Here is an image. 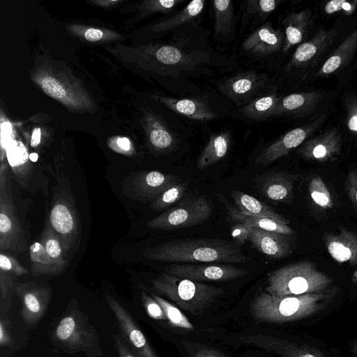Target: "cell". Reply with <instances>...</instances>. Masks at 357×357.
Masks as SVG:
<instances>
[{
  "mask_svg": "<svg viewBox=\"0 0 357 357\" xmlns=\"http://www.w3.org/2000/svg\"><path fill=\"white\" fill-rule=\"evenodd\" d=\"M1 130L5 131V132L1 131V137H3L4 135L6 137V138L3 141H1V143H2V144L4 143L3 145H5V147H6V145L8 146L9 144V137H10V135L12 134V129H11L10 124L8 122L2 123H1Z\"/></svg>",
  "mask_w": 357,
  "mask_h": 357,
  "instance_id": "f5cc1de1",
  "label": "cell"
},
{
  "mask_svg": "<svg viewBox=\"0 0 357 357\" xmlns=\"http://www.w3.org/2000/svg\"><path fill=\"white\" fill-rule=\"evenodd\" d=\"M149 123V141L155 151L166 153L176 149L177 139L162 123L153 119Z\"/></svg>",
  "mask_w": 357,
  "mask_h": 357,
  "instance_id": "4316f807",
  "label": "cell"
},
{
  "mask_svg": "<svg viewBox=\"0 0 357 357\" xmlns=\"http://www.w3.org/2000/svg\"><path fill=\"white\" fill-rule=\"evenodd\" d=\"M49 222L59 236L65 253L70 250L77 239L79 222L73 205L64 199H59L50 213Z\"/></svg>",
  "mask_w": 357,
  "mask_h": 357,
  "instance_id": "7c38bea8",
  "label": "cell"
},
{
  "mask_svg": "<svg viewBox=\"0 0 357 357\" xmlns=\"http://www.w3.org/2000/svg\"><path fill=\"white\" fill-rule=\"evenodd\" d=\"M332 153L326 146L322 144H317L310 150V157L316 160H324L329 157Z\"/></svg>",
  "mask_w": 357,
  "mask_h": 357,
  "instance_id": "bcb514c9",
  "label": "cell"
},
{
  "mask_svg": "<svg viewBox=\"0 0 357 357\" xmlns=\"http://www.w3.org/2000/svg\"><path fill=\"white\" fill-rule=\"evenodd\" d=\"M113 339L119 357H137L119 333L114 334Z\"/></svg>",
  "mask_w": 357,
  "mask_h": 357,
  "instance_id": "ee69618b",
  "label": "cell"
},
{
  "mask_svg": "<svg viewBox=\"0 0 357 357\" xmlns=\"http://www.w3.org/2000/svg\"><path fill=\"white\" fill-rule=\"evenodd\" d=\"M277 98L273 94L259 96L245 105L242 114L252 119L262 121L273 115L277 107Z\"/></svg>",
  "mask_w": 357,
  "mask_h": 357,
  "instance_id": "f1b7e54d",
  "label": "cell"
},
{
  "mask_svg": "<svg viewBox=\"0 0 357 357\" xmlns=\"http://www.w3.org/2000/svg\"><path fill=\"white\" fill-rule=\"evenodd\" d=\"M262 79L254 71L239 73L230 77L220 86V90L236 102L252 96L260 87Z\"/></svg>",
  "mask_w": 357,
  "mask_h": 357,
  "instance_id": "44dd1931",
  "label": "cell"
},
{
  "mask_svg": "<svg viewBox=\"0 0 357 357\" xmlns=\"http://www.w3.org/2000/svg\"><path fill=\"white\" fill-rule=\"evenodd\" d=\"M219 197L225 204L229 217L234 222L245 224L250 227L287 236L291 235L294 233V230L288 225H285L267 218L243 214L237 208L231 206L230 203L227 199H224L221 195H219Z\"/></svg>",
  "mask_w": 357,
  "mask_h": 357,
  "instance_id": "cb8c5ba5",
  "label": "cell"
},
{
  "mask_svg": "<svg viewBox=\"0 0 357 357\" xmlns=\"http://www.w3.org/2000/svg\"><path fill=\"white\" fill-rule=\"evenodd\" d=\"M29 257L31 271L34 275L55 274L63 268L52 260L40 241L34 242L29 246Z\"/></svg>",
  "mask_w": 357,
  "mask_h": 357,
  "instance_id": "83f0119b",
  "label": "cell"
},
{
  "mask_svg": "<svg viewBox=\"0 0 357 357\" xmlns=\"http://www.w3.org/2000/svg\"><path fill=\"white\" fill-rule=\"evenodd\" d=\"M250 227L245 224L236 222L231 227V236L235 243L243 245L248 241Z\"/></svg>",
  "mask_w": 357,
  "mask_h": 357,
  "instance_id": "60d3db41",
  "label": "cell"
},
{
  "mask_svg": "<svg viewBox=\"0 0 357 357\" xmlns=\"http://www.w3.org/2000/svg\"><path fill=\"white\" fill-rule=\"evenodd\" d=\"M230 144L231 136L228 132L212 135L197 161V168L202 170L222 160L228 153Z\"/></svg>",
  "mask_w": 357,
  "mask_h": 357,
  "instance_id": "d4e9b609",
  "label": "cell"
},
{
  "mask_svg": "<svg viewBox=\"0 0 357 357\" xmlns=\"http://www.w3.org/2000/svg\"><path fill=\"white\" fill-rule=\"evenodd\" d=\"M305 137L306 132L302 128H296L288 132L280 139L263 149L256 158L255 163L267 165L275 161L300 145Z\"/></svg>",
  "mask_w": 357,
  "mask_h": 357,
  "instance_id": "7402d4cb",
  "label": "cell"
},
{
  "mask_svg": "<svg viewBox=\"0 0 357 357\" xmlns=\"http://www.w3.org/2000/svg\"><path fill=\"white\" fill-rule=\"evenodd\" d=\"M324 243L330 255L339 263L357 265V235L342 229L337 234H326Z\"/></svg>",
  "mask_w": 357,
  "mask_h": 357,
  "instance_id": "d6986e66",
  "label": "cell"
},
{
  "mask_svg": "<svg viewBox=\"0 0 357 357\" xmlns=\"http://www.w3.org/2000/svg\"><path fill=\"white\" fill-rule=\"evenodd\" d=\"M36 82L43 91L49 96L61 103L74 108H82L84 96L61 78L49 73L38 75Z\"/></svg>",
  "mask_w": 357,
  "mask_h": 357,
  "instance_id": "e0dca14e",
  "label": "cell"
},
{
  "mask_svg": "<svg viewBox=\"0 0 357 357\" xmlns=\"http://www.w3.org/2000/svg\"><path fill=\"white\" fill-rule=\"evenodd\" d=\"M181 181L178 175L153 170L137 174L131 181L135 197L143 202H153L167 189Z\"/></svg>",
  "mask_w": 357,
  "mask_h": 357,
  "instance_id": "5bb4252c",
  "label": "cell"
},
{
  "mask_svg": "<svg viewBox=\"0 0 357 357\" xmlns=\"http://www.w3.org/2000/svg\"><path fill=\"white\" fill-rule=\"evenodd\" d=\"M345 189L350 201L357 209V171L348 173L345 180Z\"/></svg>",
  "mask_w": 357,
  "mask_h": 357,
  "instance_id": "b9f144b4",
  "label": "cell"
},
{
  "mask_svg": "<svg viewBox=\"0 0 357 357\" xmlns=\"http://www.w3.org/2000/svg\"><path fill=\"white\" fill-rule=\"evenodd\" d=\"M41 132L39 128H36L31 135V146L32 147H36L40 142Z\"/></svg>",
  "mask_w": 357,
  "mask_h": 357,
  "instance_id": "11a10c76",
  "label": "cell"
},
{
  "mask_svg": "<svg viewBox=\"0 0 357 357\" xmlns=\"http://www.w3.org/2000/svg\"><path fill=\"white\" fill-rule=\"evenodd\" d=\"M212 206L206 196H190L151 219L146 227L158 230H176L199 225L206 221Z\"/></svg>",
  "mask_w": 357,
  "mask_h": 357,
  "instance_id": "52a82bcc",
  "label": "cell"
},
{
  "mask_svg": "<svg viewBox=\"0 0 357 357\" xmlns=\"http://www.w3.org/2000/svg\"><path fill=\"white\" fill-rule=\"evenodd\" d=\"M29 158L33 161H36L38 158V155L35 153H31L29 155Z\"/></svg>",
  "mask_w": 357,
  "mask_h": 357,
  "instance_id": "680465c9",
  "label": "cell"
},
{
  "mask_svg": "<svg viewBox=\"0 0 357 357\" xmlns=\"http://www.w3.org/2000/svg\"><path fill=\"white\" fill-rule=\"evenodd\" d=\"M74 303L68 306L53 330L52 336L54 344L68 353L82 351L91 357L101 355L96 328Z\"/></svg>",
  "mask_w": 357,
  "mask_h": 357,
  "instance_id": "5b68a950",
  "label": "cell"
},
{
  "mask_svg": "<svg viewBox=\"0 0 357 357\" xmlns=\"http://www.w3.org/2000/svg\"><path fill=\"white\" fill-rule=\"evenodd\" d=\"M143 256L149 260L175 263L243 264L249 261L230 241L219 238H185L146 248Z\"/></svg>",
  "mask_w": 357,
  "mask_h": 357,
  "instance_id": "7a4b0ae2",
  "label": "cell"
},
{
  "mask_svg": "<svg viewBox=\"0 0 357 357\" xmlns=\"http://www.w3.org/2000/svg\"><path fill=\"white\" fill-rule=\"evenodd\" d=\"M308 192L312 200L317 206L323 209L333 207V202L331 192L320 176H315L310 179Z\"/></svg>",
  "mask_w": 357,
  "mask_h": 357,
  "instance_id": "836d02e7",
  "label": "cell"
},
{
  "mask_svg": "<svg viewBox=\"0 0 357 357\" xmlns=\"http://www.w3.org/2000/svg\"><path fill=\"white\" fill-rule=\"evenodd\" d=\"M164 272L191 280L225 282L238 279L248 271L229 264L175 263L166 266Z\"/></svg>",
  "mask_w": 357,
  "mask_h": 357,
  "instance_id": "9c48e42d",
  "label": "cell"
},
{
  "mask_svg": "<svg viewBox=\"0 0 357 357\" xmlns=\"http://www.w3.org/2000/svg\"><path fill=\"white\" fill-rule=\"evenodd\" d=\"M105 33L102 30L96 28H89L84 32V37L86 40L95 42L101 40Z\"/></svg>",
  "mask_w": 357,
  "mask_h": 357,
  "instance_id": "681fc988",
  "label": "cell"
},
{
  "mask_svg": "<svg viewBox=\"0 0 357 357\" xmlns=\"http://www.w3.org/2000/svg\"><path fill=\"white\" fill-rule=\"evenodd\" d=\"M212 3L215 16V33L220 36L230 33L234 20L232 1L230 0H214Z\"/></svg>",
  "mask_w": 357,
  "mask_h": 357,
  "instance_id": "f546056e",
  "label": "cell"
},
{
  "mask_svg": "<svg viewBox=\"0 0 357 357\" xmlns=\"http://www.w3.org/2000/svg\"><path fill=\"white\" fill-rule=\"evenodd\" d=\"M280 34L268 22L255 30L241 44L242 50L261 57L275 52L281 45Z\"/></svg>",
  "mask_w": 357,
  "mask_h": 357,
  "instance_id": "ac0fdd59",
  "label": "cell"
},
{
  "mask_svg": "<svg viewBox=\"0 0 357 357\" xmlns=\"http://www.w3.org/2000/svg\"><path fill=\"white\" fill-rule=\"evenodd\" d=\"M248 241L261 253L271 259L285 257L294 251L287 235L250 227Z\"/></svg>",
  "mask_w": 357,
  "mask_h": 357,
  "instance_id": "9a60e30c",
  "label": "cell"
},
{
  "mask_svg": "<svg viewBox=\"0 0 357 357\" xmlns=\"http://www.w3.org/2000/svg\"><path fill=\"white\" fill-rule=\"evenodd\" d=\"M155 98L176 113L189 119L211 121L218 116L207 102L199 98H175L159 96Z\"/></svg>",
  "mask_w": 357,
  "mask_h": 357,
  "instance_id": "ffe728a7",
  "label": "cell"
},
{
  "mask_svg": "<svg viewBox=\"0 0 357 357\" xmlns=\"http://www.w3.org/2000/svg\"><path fill=\"white\" fill-rule=\"evenodd\" d=\"M116 151L120 153H129L131 149V143L126 137L118 138L116 142Z\"/></svg>",
  "mask_w": 357,
  "mask_h": 357,
  "instance_id": "816d5d0a",
  "label": "cell"
},
{
  "mask_svg": "<svg viewBox=\"0 0 357 357\" xmlns=\"http://www.w3.org/2000/svg\"><path fill=\"white\" fill-rule=\"evenodd\" d=\"M149 293L160 304L164 310L167 321L172 326L185 331H195L192 324L178 307L153 292Z\"/></svg>",
  "mask_w": 357,
  "mask_h": 357,
  "instance_id": "1f68e13d",
  "label": "cell"
},
{
  "mask_svg": "<svg viewBox=\"0 0 357 357\" xmlns=\"http://www.w3.org/2000/svg\"><path fill=\"white\" fill-rule=\"evenodd\" d=\"M13 289V278L11 274L0 270V296L1 303L11 296Z\"/></svg>",
  "mask_w": 357,
  "mask_h": 357,
  "instance_id": "ab89813d",
  "label": "cell"
},
{
  "mask_svg": "<svg viewBox=\"0 0 357 357\" xmlns=\"http://www.w3.org/2000/svg\"><path fill=\"white\" fill-rule=\"evenodd\" d=\"M305 102L304 97L301 94H291L284 98L281 105H277L273 115L282 111H292L301 107Z\"/></svg>",
  "mask_w": 357,
  "mask_h": 357,
  "instance_id": "f35d334b",
  "label": "cell"
},
{
  "mask_svg": "<svg viewBox=\"0 0 357 357\" xmlns=\"http://www.w3.org/2000/svg\"><path fill=\"white\" fill-rule=\"evenodd\" d=\"M276 0H250L245 6L246 17L254 16L256 19L264 20L276 8Z\"/></svg>",
  "mask_w": 357,
  "mask_h": 357,
  "instance_id": "e575fe53",
  "label": "cell"
},
{
  "mask_svg": "<svg viewBox=\"0 0 357 357\" xmlns=\"http://www.w3.org/2000/svg\"><path fill=\"white\" fill-rule=\"evenodd\" d=\"M341 59L338 56H333L324 64L322 70L324 73H331L335 71L340 65Z\"/></svg>",
  "mask_w": 357,
  "mask_h": 357,
  "instance_id": "f907efd6",
  "label": "cell"
},
{
  "mask_svg": "<svg viewBox=\"0 0 357 357\" xmlns=\"http://www.w3.org/2000/svg\"><path fill=\"white\" fill-rule=\"evenodd\" d=\"M183 343L191 357H225L219 351L205 345L187 341Z\"/></svg>",
  "mask_w": 357,
  "mask_h": 357,
  "instance_id": "74e56055",
  "label": "cell"
},
{
  "mask_svg": "<svg viewBox=\"0 0 357 357\" xmlns=\"http://www.w3.org/2000/svg\"><path fill=\"white\" fill-rule=\"evenodd\" d=\"M15 293L21 301V314L24 321L30 326L37 324L48 307L50 289L33 282H25L15 287Z\"/></svg>",
  "mask_w": 357,
  "mask_h": 357,
  "instance_id": "4fadbf2b",
  "label": "cell"
},
{
  "mask_svg": "<svg viewBox=\"0 0 357 357\" xmlns=\"http://www.w3.org/2000/svg\"><path fill=\"white\" fill-rule=\"evenodd\" d=\"M40 242L52 260L64 267L66 265L65 252L61 241L49 222L45 225Z\"/></svg>",
  "mask_w": 357,
  "mask_h": 357,
  "instance_id": "4dcf8cb0",
  "label": "cell"
},
{
  "mask_svg": "<svg viewBox=\"0 0 357 357\" xmlns=\"http://www.w3.org/2000/svg\"><path fill=\"white\" fill-rule=\"evenodd\" d=\"M316 47L311 43L301 45L294 53V59L298 62L306 61L311 59L316 53Z\"/></svg>",
  "mask_w": 357,
  "mask_h": 357,
  "instance_id": "7bdbcfd3",
  "label": "cell"
},
{
  "mask_svg": "<svg viewBox=\"0 0 357 357\" xmlns=\"http://www.w3.org/2000/svg\"><path fill=\"white\" fill-rule=\"evenodd\" d=\"M241 341L275 354L280 357H342L340 351L308 334L287 337L251 335Z\"/></svg>",
  "mask_w": 357,
  "mask_h": 357,
  "instance_id": "8992f818",
  "label": "cell"
},
{
  "mask_svg": "<svg viewBox=\"0 0 357 357\" xmlns=\"http://www.w3.org/2000/svg\"><path fill=\"white\" fill-rule=\"evenodd\" d=\"M11 336L8 331V323L3 319L0 322V344L1 347L9 346L11 344Z\"/></svg>",
  "mask_w": 357,
  "mask_h": 357,
  "instance_id": "c3c4849f",
  "label": "cell"
},
{
  "mask_svg": "<svg viewBox=\"0 0 357 357\" xmlns=\"http://www.w3.org/2000/svg\"><path fill=\"white\" fill-rule=\"evenodd\" d=\"M0 270L17 276L28 273L27 269L17 259L3 252L0 253Z\"/></svg>",
  "mask_w": 357,
  "mask_h": 357,
  "instance_id": "8d00e7d4",
  "label": "cell"
},
{
  "mask_svg": "<svg viewBox=\"0 0 357 357\" xmlns=\"http://www.w3.org/2000/svg\"><path fill=\"white\" fill-rule=\"evenodd\" d=\"M155 61L173 77H179L183 73H195L203 64L210 61L209 55L200 52L190 53L177 47L163 45L152 50Z\"/></svg>",
  "mask_w": 357,
  "mask_h": 357,
  "instance_id": "30bf717a",
  "label": "cell"
},
{
  "mask_svg": "<svg viewBox=\"0 0 357 357\" xmlns=\"http://www.w3.org/2000/svg\"><path fill=\"white\" fill-rule=\"evenodd\" d=\"M158 294L195 315L205 310L223 292L222 288L163 272L151 282Z\"/></svg>",
  "mask_w": 357,
  "mask_h": 357,
  "instance_id": "277c9868",
  "label": "cell"
},
{
  "mask_svg": "<svg viewBox=\"0 0 357 357\" xmlns=\"http://www.w3.org/2000/svg\"><path fill=\"white\" fill-rule=\"evenodd\" d=\"M141 300L148 315L155 320L167 321L160 304L146 291H141Z\"/></svg>",
  "mask_w": 357,
  "mask_h": 357,
  "instance_id": "d590c367",
  "label": "cell"
},
{
  "mask_svg": "<svg viewBox=\"0 0 357 357\" xmlns=\"http://www.w3.org/2000/svg\"><path fill=\"white\" fill-rule=\"evenodd\" d=\"M8 178L7 167L0 168V250L24 252L26 249L24 230L17 216Z\"/></svg>",
  "mask_w": 357,
  "mask_h": 357,
  "instance_id": "ba28073f",
  "label": "cell"
},
{
  "mask_svg": "<svg viewBox=\"0 0 357 357\" xmlns=\"http://www.w3.org/2000/svg\"><path fill=\"white\" fill-rule=\"evenodd\" d=\"M335 284L327 274L308 261L291 263L271 272L267 278L266 292L284 296L319 292Z\"/></svg>",
  "mask_w": 357,
  "mask_h": 357,
  "instance_id": "3957f363",
  "label": "cell"
},
{
  "mask_svg": "<svg viewBox=\"0 0 357 357\" xmlns=\"http://www.w3.org/2000/svg\"><path fill=\"white\" fill-rule=\"evenodd\" d=\"M107 304L115 316L119 334L137 357H158L129 312L114 297L107 294Z\"/></svg>",
  "mask_w": 357,
  "mask_h": 357,
  "instance_id": "8fae6325",
  "label": "cell"
},
{
  "mask_svg": "<svg viewBox=\"0 0 357 357\" xmlns=\"http://www.w3.org/2000/svg\"><path fill=\"white\" fill-rule=\"evenodd\" d=\"M229 194L238 210L243 214L267 218L285 225H289L290 222L284 215L255 197L239 190H229Z\"/></svg>",
  "mask_w": 357,
  "mask_h": 357,
  "instance_id": "603a6c76",
  "label": "cell"
},
{
  "mask_svg": "<svg viewBox=\"0 0 357 357\" xmlns=\"http://www.w3.org/2000/svg\"><path fill=\"white\" fill-rule=\"evenodd\" d=\"M288 22H289L288 21ZM287 45L298 43L302 39V33L300 29L291 22L288 24L285 30Z\"/></svg>",
  "mask_w": 357,
  "mask_h": 357,
  "instance_id": "f6af8a7d",
  "label": "cell"
},
{
  "mask_svg": "<svg viewBox=\"0 0 357 357\" xmlns=\"http://www.w3.org/2000/svg\"><path fill=\"white\" fill-rule=\"evenodd\" d=\"M294 181L293 175L274 172L260 175L256 183L259 193L268 200L287 203L293 197Z\"/></svg>",
  "mask_w": 357,
  "mask_h": 357,
  "instance_id": "2e32d148",
  "label": "cell"
},
{
  "mask_svg": "<svg viewBox=\"0 0 357 357\" xmlns=\"http://www.w3.org/2000/svg\"><path fill=\"white\" fill-rule=\"evenodd\" d=\"M349 128L351 130L357 131V115L352 116L349 121Z\"/></svg>",
  "mask_w": 357,
  "mask_h": 357,
  "instance_id": "9f6ffc18",
  "label": "cell"
},
{
  "mask_svg": "<svg viewBox=\"0 0 357 357\" xmlns=\"http://www.w3.org/2000/svg\"><path fill=\"white\" fill-rule=\"evenodd\" d=\"M351 280L352 284L357 287V269L353 273Z\"/></svg>",
  "mask_w": 357,
  "mask_h": 357,
  "instance_id": "6f0895ef",
  "label": "cell"
},
{
  "mask_svg": "<svg viewBox=\"0 0 357 357\" xmlns=\"http://www.w3.org/2000/svg\"><path fill=\"white\" fill-rule=\"evenodd\" d=\"M351 8V5L345 1L343 0H333L329 1L326 7L325 11L331 14L335 11H337L340 9H344L346 10H350Z\"/></svg>",
  "mask_w": 357,
  "mask_h": 357,
  "instance_id": "7dc6e473",
  "label": "cell"
},
{
  "mask_svg": "<svg viewBox=\"0 0 357 357\" xmlns=\"http://www.w3.org/2000/svg\"><path fill=\"white\" fill-rule=\"evenodd\" d=\"M206 1L194 0L170 18L160 21L151 26V30L157 33L175 29L198 17L205 7Z\"/></svg>",
  "mask_w": 357,
  "mask_h": 357,
  "instance_id": "484cf974",
  "label": "cell"
},
{
  "mask_svg": "<svg viewBox=\"0 0 357 357\" xmlns=\"http://www.w3.org/2000/svg\"><path fill=\"white\" fill-rule=\"evenodd\" d=\"M189 184L188 181H181L169 188L151 203V208L155 211H160L177 203L185 193Z\"/></svg>",
  "mask_w": 357,
  "mask_h": 357,
  "instance_id": "d6a6232c",
  "label": "cell"
},
{
  "mask_svg": "<svg viewBox=\"0 0 357 357\" xmlns=\"http://www.w3.org/2000/svg\"><path fill=\"white\" fill-rule=\"evenodd\" d=\"M342 301L341 289L337 285L302 295L275 296L263 292L252 302L251 312L259 321L310 326L336 311Z\"/></svg>",
  "mask_w": 357,
  "mask_h": 357,
  "instance_id": "6da1fadb",
  "label": "cell"
},
{
  "mask_svg": "<svg viewBox=\"0 0 357 357\" xmlns=\"http://www.w3.org/2000/svg\"><path fill=\"white\" fill-rule=\"evenodd\" d=\"M348 357H357V337L348 342Z\"/></svg>",
  "mask_w": 357,
  "mask_h": 357,
  "instance_id": "db71d44e",
  "label": "cell"
}]
</instances>
